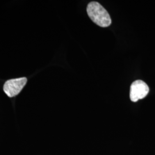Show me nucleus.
Segmentation results:
<instances>
[{
  "label": "nucleus",
  "mask_w": 155,
  "mask_h": 155,
  "mask_svg": "<svg viewBox=\"0 0 155 155\" xmlns=\"http://www.w3.org/2000/svg\"><path fill=\"white\" fill-rule=\"evenodd\" d=\"M87 13L91 20L100 27L105 28L111 24L109 13L98 2H90L87 7Z\"/></svg>",
  "instance_id": "nucleus-1"
},
{
  "label": "nucleus",
  "mask_w": 155,
  "mask_h": 155,
  "mask_svg": "<svg viewBox=\"0 0 155 155\" xmlns=\"http://www.w3.org/2000/svg\"><path fill=\"white\" fill-rule=\"evenodd\" d=\"M27 82L25 77L8 80L4 85V91L9 97H13L21 92Z\"/></svg>",
  "instance_id": "nucleus-2"
},
{
  "label": "nucleus",
  "mask_w": 155,
  "mask_h": 155,
  "mask_svg": "<svg viewBox=\"0 0 155 155\" xmlns=\"http://www.w3.org/2000/svg\"><path fill=\"white\" fill-rule=\"evenodd\" d=\"M150 91L147 84L141 80H137L132 83L130 89V100L136 102L144 98Z\"/></svg>",
  "instance_id": "nucleus-3"
}]
</instances>
